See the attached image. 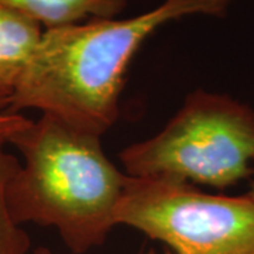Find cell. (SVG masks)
<instances>
[{
	"label": "cell",
	"instance_id": "7",
	"mask_svg": "<svg viewBox=\"0 0 254 254\" xmlns=\"http://www.w3.org/2000/svg\"><path fill=\"white\" fill-rule=\"evenodd\" d=\"M0 4L50 30L88 17L113 18L126 9L127 0H0Z\"/></svg>",
	"mask_w": 254,
	"mask_h": 254
},
{
	"label": "cell",
	"instance_id": "1",
	"mask_svg": "<svg viewBox=\"0 0 254 254\" xmlns=\"http://www.w3.org/2000/svg\"><path fill=\"white\" fill-rule=\"evenodd\" d=\"M233 0H164L131 18H93L44 30L9 110L37 109L100 137L119 116L125 73L137 50L168 21L192 14L222 17Z\"/></svg>",
	"mask_w": 254,
	"mask_h": 254
},
{
	"label": "cell",
	"instance_id": "9",
	"mask_svg": "<svg viewBox=\"0 0 254 254\" xmlns=\"http://www.w3.org/2000/svg\"><path fill=\"white\" fill-rule=\"evenodd\" d=\"M247 195H250V196L254 199V181L252 182V185H250V190H249V193H247Z\"/></svg>",
	"mask_w": 254,
	"mask_h": 254
},
{
	"label": "cell",
	"instance_id": "8",
	"mask_svg": "<svg viewBox=\"0 0 254 254\" xmlns=\"http://www.w3.org/2000/svg\"><path fill=\"white\" fill-rule=\"evenodd\" d=\"M34 254H54V253H51L48 249H46V247H38V249H36L34 250ZM145 254H157L154 253V252H148V253H145ZM167 254H173V253H167Z\"/></svg>",
	"mask_w": 254,
	"mask_h": 254
},
{
	"label": "cell",
	"instance_id": "4",
	"mask_svg": "<svg viewBox=\"0 0 254 254\" xmlns=\"http://www.w3.org/2000/svg\"><path fill=\"white\" fill-rule=\"evenodd\" d=\"M127 225L173 254H254V199L210 195L173 177H130L118 208Z\"/></svg>",
	"mask_w": 254,
	"mask_h": 254
},
{
	"label": "cell",
	"instance_id": "6",
	"mask_svg": "<svg viewBox=\"0 0 254 254\" xmlns=\"http://www.w3.org/2000/svg\"><path fill=\"white\" fill-rule=\"evenodd\" d=\"M31 119L9 110V100L0 96V254H27L30 237L11 219L7 206V190L21 163L7 151L13 137L27 127Z\"/></svg>",
	"mask_w": 254,
	"mask_h": 254
},
{
	"label": "cell",
	"instance_id": "5",
	"mask_svg": "<svg viewBox=\"0 0 254 254\" xmlns=\"http://www.w3.org/2000/svg\"><path fill=\"white\" fill-rule=\"evenodd\" d=\"M44 28L0 4V96L9 98L27 69Z\"/></svg>",
	"mask_w": 254,
	"mask_h": 254
},
{
	"label": "cell",
	"instance_id": "2",
	"mask_svg": "<svg viewBox=\"0 0 254 254\" xmlns=\"http://www.w3.org/2000/svg\"><path fill=\"white\" fill-rule=\"evenodd\" d=\"M10 145L24 160L7 190L11 219L54 227L76 254L102 245L118 225L128 175L103 153L100 137L41 113Z\"/></svg>",
	"mask_w": 254,
	"mask_h": 254
},
{
	"label": "cell",
	"instance_id": "3",
	"mask_svg": "<svg viewBox=\"0 0 254 254\" xmlns=\"http://www.w3.org/2000/svg\"><path fill=\"white\" fill-rule=\"evenodd\" d=\"M119 157L130 177L223 190L254 174V110L227 95L193 91L160 133Z\"/></svg>",
	"mask_w": 254,
	"mask_h": 254
}]
</instances>
